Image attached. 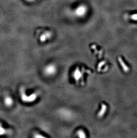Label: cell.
<instances>
[{
    "instance_id": "obj_1",
    "label": "cell",
    "mask_w": 137,
    "mask_h": 138,
    "mask_svg": "<svg viewBox=\"0 0 137 138\" xmlns=\"http://www.w3.org/2000/svg\"><path fill=\"white\" fill-rule=\"evenodd\" d=\"M38 97L36 93H33L30 95H26L24 91L21 92V97L22 100L26 103H32L36 100Z\"/></svg>"
},
{
    "instance_id": "obj_2",
    "label": "cell",
    "mask_w": 137,
    "mask_h": 138,
    "mask_svg": "<svg viewBox=\"0 0 137 138\" xmlns=\"http://www.w3.org/2000/svg\"><path fill=\"white\" fill-rule=\"evenodd\" d=\"M44 73L47 76H52L54 75L57 72V67L56 65L51 64L46 65L44 69Z\"/></svg>"
},
{
    "instance_id": "obj_3",
    "label": "cell",
    "mask_w": 137,
    "mask_h": 138,
    "mask_svg": "<svg viewBox=\"0 0 137 138\" xmlns=\"http://www.w3.org/2000/svg\"><path fill=\"white\" fill-rule=\"evenodd\" d=\"M81 76H82L81 72L80 71L79 69H77L75 70V71L73 72V77L74 78L75 80L76 79V80H79L81 78Z\"/></svg>"
},
{
    "instance_id": "obj_4",
    "label": "cell",
    "mask_w": 137,
    "mask_h": 138,
    "mask_svg": "<svg viewBox=\"0 0 137 138\" xmlns=\"http://www.w3.org/2000/svg\"><path fill=\"white\" fill-rule=\"evenodd\" d=\"M4 103L8 107H10L13 104V101L12 98L10 97H6L4 99Z\"/></svg>"
},
{
    "instance_id": "obj_5",
    "label": "cell",
    "mask_w": 137,
    "mask_h": 138,
    "mask_svg": "<svg viewBox=\"0 0 137 138\" xmlns=\"http://www.w3.org/2000/svg\"><path fill=\"white\" fill-rule=\"evenodd\" d=\"M126 17L129 18L130 19L132 20L135 21H137V13H134L131 15H128L126 16Z\"/></svg>"
},
{
    "instance_id": "obj_6",
    "label": "cell",
    "mask_w": 137,
    "mask_h": 138,
    "mask_svg": "<svg viewBox=\"0 0 137 138\" xmlns=\"http://www.w3.org/2000/svg\"><path fill=\"white\" fill-rule=\"evenodd\" d=\"M77 135L80 138H85L86 137V135L85 132L82 130H78L77 132Z\"/></svg>"
},
{
    "instance_id": "obj_7",
    "label": "cell",
    "mask_w": 137,
    "mask_h": 138,
    "mask_svg": "<svg viewBox=\"0 0 137 138\" xmlns=\"http://www.w3.org/2000/svg\"><path fill=\"white\" fill-rule=\"evenodd\" d=\"M6 132V131L2 127L1 125L0 124V135H3Z\"/></svg>"
}]
</instances>
